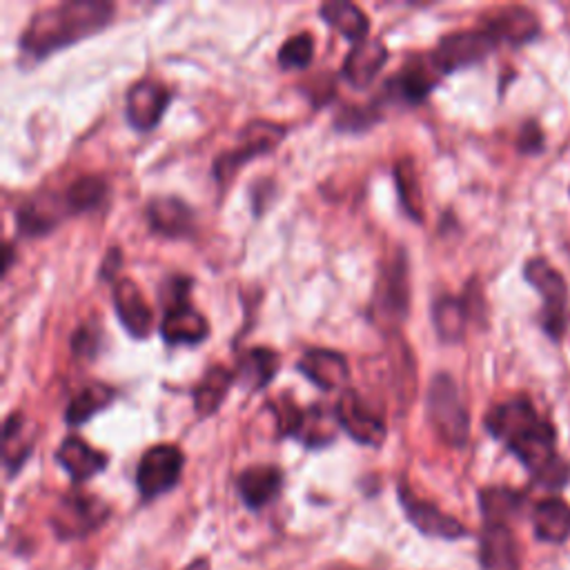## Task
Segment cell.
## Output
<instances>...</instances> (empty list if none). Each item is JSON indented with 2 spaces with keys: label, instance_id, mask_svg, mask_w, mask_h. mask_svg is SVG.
<instances>
[{
  "label": "cell",
  "instance_id": "cell-4",
  "mask_svg": "<svg viewBox=\"0 0 570 570\" xmlns=\"http://www.w3.org/2000/svg\"><path fill=\"white\" fill-rule=\"evenodd\" d=\"M426 414L441 441L452 448H463L470 437V414L461 399L459 386L448 372L432 377L426 397Z\"/></svg>",
  "mask_w": 570,
  "mask_h": 570
},
{
  "label": "cell",
  "instance_id": "cell-26",
  "mask_svg": "<svg viewBox=\"0 0 570 570\" xmlns=\"http://www.w3.org/2000/svg\"><path fill=\"white\" fill-rule=\"evenodd\" d=\"M479 557L483 570H517L519 552L512 530L506 523H486L481 532Z\"/></svg>",
  "mask_w": 570,
  "mask_h": 570
},
{
  "label": "cell",
  "instance_id": "cell-39",
  "mask_svg": "<svg viewBox=\"0 0 570 570\" xmlns=\"http://www.w3.org/2000/svg\"><path fill=\"white\" fill-rule=\"evenodd\" d=\"M121 266H123V252H121L119 248L108 250L106 257H103V263H101V268H99V279L114 283V281H117V274H119V270H121Z\"/></svg>",
  "mask_w": 570,
  "mask_h": 570
},
{
  "label": "cell",
  "instance_id": "cell-10",
  "mask_svg": "<svg viewBox=\"0 0 570 570\" xmlns=\"http://www.w3.org/2000/svg\"><path fill=\"white\" fill-rule=\"evenodd\" d=\"M186 466V454L177 443H157L148 448L137 468V488L143 499H154L170 492Z\"/></svg>",
  "mask_w": 570,
  "mask_h": 570
},
{
  "label": "cell",
  "instance_id": "cell-11",
  "mask_svg": "<svg viewBox=\"0 0 570 570\" xmlns=\"http://www.w3.org/2000/svg\"><path fill=\"white\" fill-rule=\"evenodd\" d=\"M497 48V41L479 26L477 30H466V32H454L443 37L434 52L430 54L434 68L439 74H454L459 70L479 66L486 61Z\"/></svg>",
  "mask_w": 570,
  "mask_h": 570
},
{
  "label": "cell",
  "instance_id": "cell-35",
  "mask_svg": "<svg viewBox=\"0 0 570 570\" xmlns=\"http://www.w3.org/2000/svg\"><path fill=\"white\" fill-rule=\"evenodd\" d=\"M314 48H317V43L310 32L294 34L279 48L277 63L283 72H303L314 61Z\"/></svg>",
  "mask_w": 570,
  "mask_h": 570
},
{
  "label": "cell",
  "instance_id": "cell-34",
  "mask_svg": "<svg viewBox=\"0 0 570 570\" xmlns=\"http://www.w3.org/2000/svg\"><path fill=\"white\" fill-rule=\"evenodd\" d=\"M523 497L510 488H483L479 492L481 512L486 523H506L521 508Z\"/></svg>",
  "mask_w": 570,
  "mask_h": 570
},
{
  "label": "cell",
  "instance_id": "cell-5",
  "mask_svg": "<svg viewBox=\"0 0 570 570\" xmlns=\"http://www.w3.org/2000/svg\"><path fill=\"white\" fill-rule=\"evenodd\" d=\"M288 137V128L272 121H252L248 123L239 137L237 146L223 150L214 163H212V177L214 181L226 188L230 181H234L237 172L248 166L250 161L274 152L281 141Z\"/></svg>",
  "mask_w": 570,
  "mask_h": 570
},
{
  "label": "cell",
  "instance_id": "cell-37",
  "mask_svg": "<svg viewBox=\"0 0 570 570\" xmlns=\"http://www.w3.org/2000/svg\"><path fill=\"white\" fill-rule=\"evenodd\" d=\"M103 328L97 319H88L83 321L70 337V348L74 352L77 359H86V361H94L99 357V352L103 350Z\"/></svg>",
  "mask_w": 570,
  "mask_h": 570
},
{
  "label": "cell",
  "instance_id": "cell-14",
  "mask_svg": "<svg viewBox=\"0 0 570 570\" xmlns=\"http://www.w3.org/2000/svg\"><path fill=\"white\" fill-rule=\"evenodd\" d=\"M110 514V508L94 494L72 492L66 494L54 512V528L61 537H83L99 528Z\"/></svg>",
  "mask_w": 570,
  "mask_h": 570
},
{
  "label": "cell",
  "instance_id": "cell-24",
  "mask_svg": "<svg viewBox=\"0 0 570 570\" xmlns=\"http://www.w3.org/2000/svg\"><path fill=\"white\" fill-rule=\"evenodd\" d=\"M283 488V472L277 466H250L237 479V490L243 503L261 510L272 503Z\"/></svg>",
  "mask_w": 570,
  "mask_h": 570
},
{
  "label": "cell",
  "instance_id": "cell-29",
  "mask_svg": "<svg viewBox=\"0 0 570 570\" xmlns=\"http://www.w3.org/2000/svg\"><path fill=\"white\" fill-rule=\"evenodd\" d=\"M319 17L328 28L339 32L352 46L366 41L370 34L368 14L359 6L348 3V0H330V3H323L319 8Z\"/></svg>",
  "mask_w": 570,
  "mask_h": 570
},
{
  "label": "cell",
  "instance_id": "cell-41",
  "mask_svg": "<svg viewBox=\"0 0 570 570\" xmlns=\"http://www.w3.org/2000/svg\"><path fill=\"white\" fill-rule=\"evenodd\" d=\"M186 570H210V563L206 559H199V561L190 563Z\"/></svg>",
  "mask_w": 570,
  "mask_h": 570
},
{
  "label": "cell",
  "instance_id": "cell-17",
  "mask_svg": "<svg viewBox=\"0 0 570 570\" xmlns=\"http://www.w3.org/2000/svg\"><path fill=\"white\" fill-rule=\"evenodd\" d=\"M294 368L323 392H334L350 379V363L346 354L332 348H308Z\"/></svg>",
  "mask_w": 570,
  "mask_h": 570
},
{
  "label": "cell",
  "instance_id": "cell-28",
  "mask_svg": "<svg viewBox=\"0 0 570 570\" xmlns=\"http://www.w3.org/2000/svg\"><path fill=\"white\" fill-rule=\"evenodd\" d=\"M34 450V428L21 410H14L6 417L3 423V463L8 474L14 477Z\"/></svg>",
  "mask_w": 570,
  "mask_h": 570
},
{
  "label": "cell",
  "instance_id": "cell-2",
  "mask_svg": "<svg viewBox=\"0 0 570 570\" xmlns=\"http://www.w3.org/2000/svg\"><path fill=\"white\" fill-rule=\"evenodd\" d=\"M117 14L108 0H66L39 10L21 34L19 50L32 61H46L86 39L101 34Z\"/></svg>",
  "mask_w": 570,
  "mask_h": 570
},
{
  "label": "cell",
  "instance_id": "cell-38",
  "mask_svg": "<svg viewBox=\"0 0 570 570\" xmlns=\"http://www.w3.org/2000/svg\"><path fill=\"white\" fill-rule=\"evenodd\" d=\"M194 288V279L190 274H170L161 286H159V306L163 310L179 306V303H188L190 294Z\"/></svg>",
  "mask_w": 570,
  "mask_h": 570
},
{
  "label": "cell",
  "instance_id": "cell-36",
  "mask_svg": "<svg viewBox=\"0 0 570 570\" xmlns=\"http://www.w3.org/2000/svg\"><path fill=\"white\" fill-rule=\"evenodd\" d=\"M381 110L383 108L377 101H372L370 106H348L334 119V128H337V132H343V134L368 132L383 119Z\"/></svg>",
  "mask_w": 570,
  "mask_h": 570
},
{
  "label": "cell",
  "instance_id": "cell-25",
  "mask_svg": "<svg viewBox=\"0 0 570 570\" xmlns=\"http://www.w3.org/2000/svg\"><path fill=\"white\" fill-rule=\"evenodd\" d=\"M470 297H452V294H441L432 303V326L437 337L443 343H459L466 334V326L470 321L472 306Z\"/></svg>",
  "mask_w": 570,
  "mask_h": 570
},
{
  "label": "cell",
  "instance_id": "cell-18",
  "mask_svg": "<svg viewBox=\"0 0 570 570\" xmlns=\"http://www.w3.org/2000/svg\"><path fill=\"white\" fill-rule=\"evenodd\" d=\"M390 59V52L381 39H366L350 48L343 66H341V79L352 90H368L379 72L386 68Z\"/></svg>",
  "mask_w": 570,
  "mask_h": 570
},
{
  "label": "cell",
  "instance_id": "cell-19",
  "mask_svg": "<svg viewBox=\"0 0 570 570\" xmlns=\"http://www.w3.org/2000/svg\"><path fill=\"white\" fill-rule=\"evenodd\" d=\"M481 28L497 41V46L506 43L512 48L530 43L541 26L537 17L526 8H501L481 19Z\"/></svg>",
  "mask_w": 570,
  "mask_h": 570
},
{
  "label": "cell",
  "instance_id": "cell-3",
  "mask_svg": "<svg viewBox=\"0 0 570 570\" xmlns=\"http://www.w3.org/2000/svg\"><path fill=\"white\" fill-rule=\"evenodd\" d=\"M272 414L277 417V428L281 437L294 439L306 448H328L334 443L341 426L337 412L326 403H312L308 408H299L292 394H281L268 403Z\"/></svg>",
  "mask_w": 570,
  "mask_h": 570
},
{
  "label": "cell",
  "instance_id": "cell-13",
  "mask_svg": "<svg viewBox=\"0 0 570 570\" xmlns=\"http://www.w3.org/2000/svg\"><path fill=\"white\" fill-rule=\"evenodd\" d=\"M172 99H174V94L166 83H161L157 79L137 81L126 94L128 126L134 132H143V134L154 132L161 126Z\"/></svg>",
  "mask_w": 570,
  "mask_h": 570
},
{
  "label": "cell",
  "instance_id": "cell-33",
  "mask_svg": "<svg viewBox=\"0 0 570 570\" xmlns=\"http://www.w3.org/2000/svg\"><path fill=\"white\" fill-rule=\"evenodd\" d=\"M108 181L101 177H81L74 183L66 188L68 203L72 208V214H88L99 210L108 199Z\"/></svg>",
  "mask_w": 570,
  "mask_h": 570
},
{
  "label": "cell",
  "instance_id": "cell-40",
  "mask_svg": "<svg viewBox=\"0 0 570 570\" xmlns=\"http://www.w3.org/2000/svg\"><path fill=\"white\" fill-rule=\"evenodd\" d=\"M12 263H14V248L12 243H6V259H3V277L12 270Z\"/></svg>",
  "mask_w": 570,
  "mask_h": 570
},
{
  "label": "cell",
  "instance_id": "cell-16",
  "mask_svg": "<svg viewBox=\"0 0 570 570\" xmlns=\"http://www.w3.org/2000/svg\"><path fill=\"white\" fill-rule=\"evenodd\" d=\"M112 303L114 312L126 328V332L137 339L146 341L154 330V312L146 301L141 288L134 279H117L112 283Z\"/></svg>",
  "mask_w": 570,
  "mask_h": 570
},
{
  "label": "cell",
  "instance_id": "cell-22",
  "mask_svg": "<svg viewBox=\"0 0 570 570\" xmlns=\"http://www.w3.org/2000/svg\"><path fill=\"white\" fill-rule=\"evenodd\" d=\"M57 463L70 474V479L74 483H83L90 481L92 477H97L99 472H103L108 468V454L92 448L86 439H81L79 434H70L61 441V446L54 452Z\"/></svg>",
  "mask_w": 570,
  "mask_h": 570
},
{
  "label": "cell",
  "instance_id": "cell-9",
  "mask_svg": "<svg viewBox=\"0 0 570 570\" xmlns=\"http://www.w3.org/2000/svg\"><path fill=\"white\" fill-rule=\"evenodd\" d=\"M334 412L341 430L361 446L379 448L388 437L386 417L357 390L348 388L339 394Z\"/></svg>",
  "mask_w": 570,
  "mask_h": 570
},
{
  "label": "cell",
  "instance_id": "cell-8",
  "mask_svg": "<svg viewBox=\"0 0 570 570\" xmlns=\"http://www.w3.org/2000/svg\"><path fill=\"white\" fill-rule=\"evenodd\" d=\"M441 74L434 68L430 57L423 54H412L406 59V63L392 74L377 99L379 106L390 103L399 108H419L421 103L428 101V97L434 92L439 86Z\"/></svg>",
  "mask_w": 570,
  "mask_h": 570
},
{
  "label": "cell",
  "instance_id": "cell-21",
  "mask_svg": "<svg viewBox=\"0 0 570 570\" xmlns=\"http://www.w3.org/2000/svg\"><path fill=\"white\" fill-rule=\"evenodd\" d=\"M159 332L168 346H199L210 337L212 328L206 314L188 301L163 310Z\"/></svg>",
  "mask_w": 570,
  "mask_h": 570
},
{
  "label": "cell",
  "instance_id": "cell-23",
  "mask_svg": "<svg viewBox=\"0 0 570 570\" xmlns=\"http://www.w3.org/2000/svg\"><path fill=\"white\" fill-rule=\"evenodd\" d=\"M279 368H281V357L277 350L268 346H254L237 359V368H234L237 383L246 392H261L274 381Z\"/></svg>",
  "mask_w": 570,
  "mask_h": 570
},
{
  "label": "cell",
  "instance_id": "cell-12",
  "mask_svg": "<svg viewBox=\"0 0 570 570\" xmlns=\"http://www.w3.org/2000/svg\"><path fill=\"white\" fill-rule=\"evenodd\" d=\"M72 214V208L68 203L66 190L63 192H39L30 199H26L14 214L17 232L23 239H41L52 234L63 221H68Z\"/></svg>",
  "mask_w": 570,
  "mask_h": 570
},
{
  "label": "cell",
  "instance_id": "cell-30",
  "mask_svg": "<svg viewBox=\"0 0 570 570\" xmlns=\"http://www.w3.org/2000/svg\"><path fill=\"white\" fill-rule=\"evenodd\" d=\"M114 399H117V390L112 386L103 381H90L70 399L66 410V423L70 428H81L90 419H94L99 412L108 410Z\"/></svg>",
  "mask_w": 570,
  "mask_h": 570
},
{
  "label": "cell",
  "instance_id": "cell-27",
  "mask_svg": "<svg viewBox=\"0 0 570 570\" xmlns=\"http://www.w3.org/2000/svg\"><path fill=\"white\" fill-rule=\"evenodd\" d=\"M237 383V374L234 370L226 368L223 363H214L210 366L201 381L194 386L192 390V399H194V412L201 419L214 417L219 412V408L223 406V401L228 399L230 388Z\"/></svg>",
  "mask_w": 570,
  "mask_h": 570
},
{
  "label": "cell",
  "instance_id": "cell-15",
  "mask_svg": "<svg viewBox=\"0 0 570 570\" xmlns=\"http://www.w3.org/2000/svg\"><path fill=\"white\" fill-rule=\"evenodd\" d=\"M150 230L163 239H192L197 234V212L179 197H154L146 206Z\"/></svg>",
  "mask_w": 570,
  "mask_h": 570
},
{
  "label": "cell",
  "instance_id": "cell-32",
  "mask_svg": "<svg viewBox=\"0 0 570 570\" xmlns=\"http://www.w3.org/2000/svg\"><path fill=\"white\" fill-rule=\"evenodd\" d=\"M394 186L399 194V203L408 219L414 223L423 221V197H421V183L417 168L412 159H399L394 163Z\"/></svg>",
  "mask_w": 570,
  "mask_h": 570
},
{
  "label": "cell",
  "instance_id": "cell-6",
  "mask_svg": "<svg viewBox=\"0 0 570 570\" xmlns=\"http://www.w3.org/2000/svg\"><path fill=\"white\" fill-rule=\"evenodd\" d=\"M410 312V283H408V261L399 250L390 263L379 270L374 283V294L370 303V319L383 330H397Z\"/></svg>",
  "mask_w": 570,
  "mask_h": 570
},
{
  "label": "cell",
  "instance_id": "cell-31",
  "mask_svg": "<svg viewBox=\"0 0 570 570\" xmlns=\"http://www.w3.org/2000/svg\"><path fill=\"white\" fill-rule=\"evenodd\" d=\"M532 523L539 539L561 543L570 534V506L561 499H546L537 503Z\"/></svg>",
  "mask_w": 570,
  "mask_h": 570
},
{
  "label": "cell",
  "instance_id": "cell-7",
  "mask_svg": "<svg viewBox=\"0 0 570 570\" xmlns=\"http://www.w3.org/2000/svg\"><path fill=\"white\" fill-rule=\"evenodd\" d=\"M523 279L541 294L543 310H541V326L546 334L559 341L568 328L570 319V294L566 279L541 257L526 261Z\"/></svg>",
  "mask_w": 570,
  "mask_h": 570
},
{
  "label": "cell",
  "instance_id": "cell-20",
  "mask_svg": "<svg viewBox=\"0 0 570 570\" xmlns=\"http://www.w3.org/2000/svg\"><path fill=\"white\" fill-rule=\"evenodd\" d=\"M399 501L406 510V517L423 532L430 537H441V539H457L466 534V528L450 514L441 512L434 503L419 499L408 486H399Z\"/></svg>",
  "mask_w": 570,
  "mask_h": 570
},
{
  "label": "cell",
  "instance_id": "cell-1",
  "mask_svg": "<svg viewBox=\"0 0 570 570\" xmlns=\"http://www.w3.org/2000/svg\"><path fill=\"white\" fill-rule=\"evenodd\" d=\"M483 426L546 488H561L570 479V466L554 452L557 434L552 423L537 414L526 394L492 406L483 417Z\"/></svg>",
  "mask_w": 570,
  "mask_h": 570
}]
</instances>
